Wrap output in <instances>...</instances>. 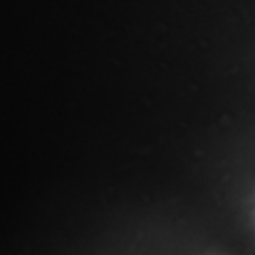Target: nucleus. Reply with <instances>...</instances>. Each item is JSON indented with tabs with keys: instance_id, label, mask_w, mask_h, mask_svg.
Segmentation results:
<instances>
[]
</instances>
